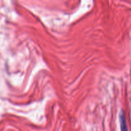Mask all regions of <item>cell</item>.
I'll return each mask as SVG.
<instances>
[{"label": "cell", "mask_w": 131, "mask_h": 131, "mask_svg": "<svg viewBox=\"0 0 131 131\" xmlns=\"http://www.w3.org/2000/svg\"><path fill=\"white\" fill-rule=\"evenodd\" d=\"M119 120H120V125L121 131H128L127 125L126 123V119H125V115L123 111H121L119 115Z\"/></svg>", "instance_id": "1"}]
</instances>
